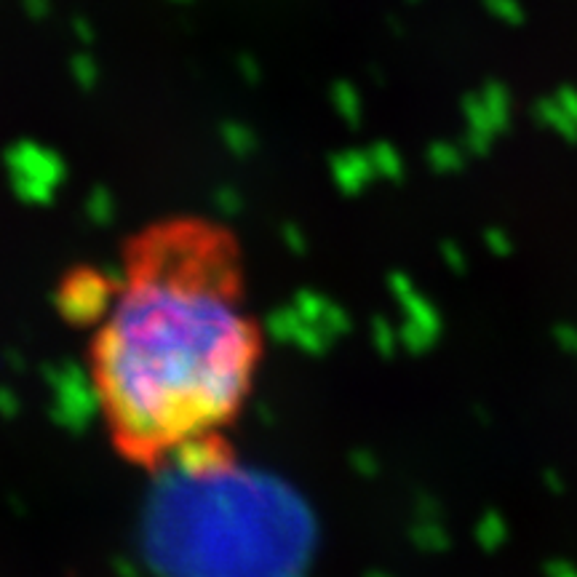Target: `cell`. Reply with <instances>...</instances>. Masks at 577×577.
<instances>
[{"label":"cell","instance_id":"obj_5","mask_svg":"<svg viewBox=\"0 0 577 577\" xmlns=\"http://www.w3.org/2000/svg\"><path fill=\"white\" fill-rule=\"evenodd\" d=\"M487 244H489V249H492V252H497V254L511 252V241H508V236H505V233H500V230H489Z\"/></svg>","mask_w":577,"mask_h":577},{"label":"cell","instance_id":"obj_6","mask_svg":"<svg viewBox=\"0 0 577 577\" xmlns=\"http://www.w3.org/2000/svg\"><path fill=\"white\" fill-rule=\"evenodd\" d=\"M444 262H447V265H452V268H455L457 273H463V270H465L463 252H460V249H457L455 244L444 246Z\"/></svg>","mask_w":577,"mask_h":577},{"label":"cell","instance_id":"obj_2","mask_svg":"<svg viewBox=\"0 0 577 577\" xmlns=\"http://www.w3.org/2000/svg\"><path fill=\"white\" fill-rule=\"evenodd\" d=\"M479 543L487 548V551H495L497 545H503L505 535H508V527H505V521L497 516V513H487L479 524Z\"/></svg>","mask_w":577,"mask_h":577},{"label":"cell","instance_id":"obj_1","mask_svg":"<svg viewBox=\"0 0 577 577\" xmlns=\"http://www.w3.org/2000/svg\"><path fill=\"white\" fill-rule=\"evenodd\" d=\"M260 348L228 230L179 217L134 238L89 348L118 452L142 465L214 463L252 391Z\"/></svg>","mask_w":577,"mask_h":577},{"label":"cell","instance_id":"obj_4","mask_svg":"<svg viewBox=\"0 0 577 577\" xmlns=\"http://www.w3.org/2000/svg\"><path fill=\"white\" fill-rule=\"evenodd\" d=\"M441 535H444V532H441L439 527H433V524H425V527L415 529V540L423 545L425 551H441L439 545L433 543V537H441Z\"/></svg>","mask_w":577,"mask_h":577},{"label":"cell","instance_id":"obj_3","mask_svg":"<svg viewBox=\"0 0 577 577\" xmlns=\"http://www.w3.org/2000/svg\"><path fill=\"white\" fill-rule=\"evenodd\" d=\"M553 337L559 342V348H564L567 353H577V329L569 324H559L553 329Z\"/></svg>","mask_w":577,"mask_h":577}]
</instances>
